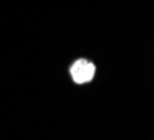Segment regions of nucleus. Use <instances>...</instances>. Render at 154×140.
Returning a JSON list of instances; mask_svg holds the SVG:
<instances>
[{
    "mask_svg": "<svg viewBox=\"0 0 154 140\" xmlns=\"http://www.w3.org/2000/svg\"><path fill=\"white\" fill-rule=\"evenodd\" d=\"M71 76L76 83L90 82L94 76V65L88 60H78L71 67Z\"/></svg>",
    "mask_w": 154,
    "mask_h": 140,
    "instance_id": "f257e3e1",
    "label": "nucleus"
}]
</instances>
